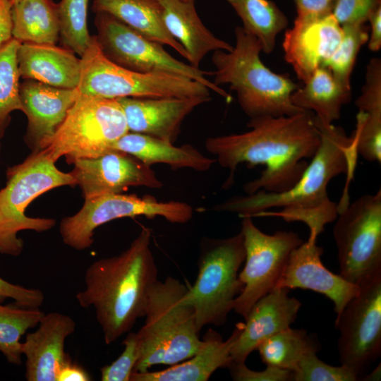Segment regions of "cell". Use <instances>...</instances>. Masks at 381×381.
I'll list each match as a JSON object with an SVG mask.
<instances>
[{"mask_svg":"<svg viewBox=\"0 0 381 381\" xmlns=\"http://www.w3.org/2000/svg\"><path fill=\"white\" fill-rule=\"evenodd\" d=\"M311 111L291 116L250 119L249 131L208 138L207 152L229 170L224 188L232 186L240 164L265 167L260 176L243 185L247 194L259 190L284 192L301 178L320 143V134Z\"/></svg>","mask_w":381,"mask_h":381,"instance_id":"obj_1","label":"cell"},{"mask_svg":"<svg viewBox=\"0 0 381 381\" xmlns=\"http://www.w3.org/2000/svg\"><path fill=\"white\" fill-rule=\"evenodd\" d=\"M313 121L320 134V143L298 181L280 193L259 190L247 195L233 197L213 210L244 216L277 217L286 222H301L318 237L327 224L338 215L337 204L327 194V186L335 176L346 173L349 182L356 167L357 153L351 137L344 130L321 121Z\"/></svg>","mask_w":381,"mask_h":381,"instance_id":"obj_2","label":"cell"},{"mask_svg":"<svg viewBox=\"0 0 381 381\" xmlns=\"http://www.w3.org/2000/svg\"><path fill=\"white\" fill-rule=\"evenodd\" d=\"M150 240L151 230L143 227L125 251L99 259L85 270V287L75 298L82 308L95 309L106 344L129 332L145 315L150 290L158 280Z\"/></svg>","mask_w":381,"mask_h":381,"instance_id":"obj_3","label":"cell"},{"mask_svg":"<svg viewBox=\"0 0 381 381\" xmlns=\"http://www.w3.org/2000/svg\"><path fill=\"white\" fill-rule=\"evenodd\" d=\"M234 33L236 42L231 51L213 52V83L218 86L229 85L250 119L291 116L306 111L291 101L298 85L287 75L276 73L262 63L258 40L241 26L236 28Z\"/></svg>","mask_w":381,"mask_h":381,"instance_id":"obj_4","label":"cell"},{"mask_svg":"<svg viewBox=\"0 0 381 381\" xmlns=\"http://www.w3.org/2000/svg\"><path fill=\"white\" fill-rule=\"evenodd\" d=\"M188 287L171 276L151 287L145 321L137 333L139 358L133 372L157 364L174 365L189 358L200 348L193 308L186 303Z\"/></svg>","mask_w":381,"mask_h":381,"instance_id":"obj_5","label":"cell"},{"mask_svg":"<svg viewBox=\"0 0 381 381\" xmlns=\"http://www.w3.org/2000/svg\"><path fill=\"white\" fill-rule=\"evenodd\" d=\"M245 255L241 231L225 238L201 241L197 278L184 296L194 309L199 332L207 325L221 326L226 322L243 289L238 274Z\"/></svg>","mask_w":381,"mask_h":381,"instance_id":"obj_6","label":"cell"},{"mask_svg":"<svg viewBox=\"0 0 381 381\" xmlns=\"http://www.w3.org/2000/svg\"><path fill=\"white\" fill-rule=\"evenodd\" d=\"M42 150L7 170V183L0 190V253L19 255L23 249L18 233L23 230L46 231L54 226L53 219L25 215L28 205L41 194L56 187L74 185L71 173L59 171Z\"/></svg>","mask_w":381,"mask_h":381,"instance_id":"obj_7","label":"cell"},{"mask_svg":"<svg viewBox=\"0 0 381 381\" xmlns=\"http://www.w3.org/2000/svg\"><path fill=\"white\" fill-rule=\"evenodd\" d=\"M80 57L79 95L108 99L210 96L206 86L188 78L139 73L116 64L103 54L95 35Z\"/></svg>","mask_w":381,"mask_h":381,"instance_id":"obj_8","label":"cell"},{"mask_svg":"<svg viewBox=\"0 0 381 381\" xmlns=\"http://www.w3.org/2000/svg\"><path fill=\"white\" fill-rule=\"evenodd\" d=\"M128 132L116 99L79 95L65 119L42 150L53 162L95 158L111 152L114 143Z\"/></svg>","mask_w":381,"mask_h":381,"instance_id":"obj_9","label":"cell"},{"mask_svg":"<svg viewBox=\"0 0 381 381\" xmlns=\"http://www.w3.org/2000/svg\"><path fill=\"white\" fill-rule=\"evenodd\" d=\"M335 220L339 275L359 286L381 273L380 188L349 202Z\"/></svg>","mask_w":381,"mask_h":381,"instance_id":"obj_10","label":"cell"},{"mask_svg":"<svg viewBox=\"0 0 381 381\" xmlns=\"http://www.w3.org/2000/svg\"><path fill=\"white\" fill-rule=\"evenodd\" d=\"M95 26L97 40L103 54L111 61L139 73H167L195 80L224 97L227 102L231 96L210 80L205 71L187 64L171 56L162 44L151 40L114 16L97 13Z\"/></svg>","mask_w":381,"mask_h":381,"instance_id":"obj_11","label":"cell"},{"mask_svg":"<svg viewBox=\"0 0 381 381\" xmlns=\"http://www.w3.org/2000/svg\"><path fill=\"white\" fill-rule=\"evenodd\" d=\"M193 214L192 207L179 201H158L151 196L111 193L85 200L75 214L65 217L59 226L64 243L77 250L88 248L93 243L95 229L122 217H162L169 222L185 224Z\"/></svg>","mask_w":381,"mask_h":381,"instance_id":"obj_12","label":"cell"},{"mask_svg":"<svg viewBox=\"0 0 381 381\" xmlns=\"http://www.w3.org/2000/svg\"><path fill=\"white\" fill-rule=\"evenodd\" d=\"M241 218L245 265L238 274L243 289L233 310L245 319L255 303L276 288L291 252L303 240L292 231L265 234L255 226L253 217Z\"/></svg>","mask_w":381,"mask_h":381,"instance_id":"obj_13","label":"cell"},{"mask_svg":"<svg viewBox=\"0 0 381 381\" xmlns=\"http://www.w3.org/2000/svg\"><path fill=\"white\" fill-rule=\"evenodd\" d=\"M341 365L358 377L381 353V273L359 285L358 294L337 316Z\"/></svg>","mask_w":381,"mask_h":381,"instance_id":"obj_14","label":"cell"},{"mask_svg":"<svg viewBox=\"0 0 381 381\" xmlns=\"http://www.w3.org/2000/svg\"><path fill=\"white\" fill-rule=\"evenodd\" d=\"M73 164L71 174L85 200L121 193L131 186H163L150 166L126 152L111 151L95 158L77 159Z\"/></svg>","mask_w":381,"mask_h":381,"instance_id":"obj_15","label":"cell"},{"mask_svg":"<svg viewBox=\"0 0 381 381\" xmlns=\"http://www.w3.org/2000/svg\"><path fill=\"white\" fill-rule=\"evenodd\" d=\"M317 238L309 236L291 252L276 288L308 289L322 294L333 303L338 316L358 294L359 286L325 267L323 248L317 244Z\"/></svg>","mask_w":381,"mask_h":381,"instance_id":"obj_16","label":"cell"},{"mask_svg":"<svg viewBox=\"0 0 381 381\" xmlns=\"http://www.w3.org/2000/svg\"><path fill=\"white\" fill-rule=\"evenodd\" d=\"M341 37V25L332 14L319 18L296 17L293 27L284 35V59L304 83L332 55Z\"/></svg>","mask_w":381,"mask_h":381,"instance_id":"obj_17","label":"cell"},{"mask_svg":"<svg viewBox=\"0 0 381 381\" xmlns=\"http://www.w3.org/2000/svg\"><path fill=\"white\" fill-rule=\"evenodd\" d=\"M210 96L186 97H119L129 132L174 143L185 118Z\"/></svg>","mask_w":381,"mask_h":381,"instance_id":"obj_18","label":"cell"},{"mask_svg":"<svg viewBox=\"0 0 381 381\" xmlns=\"http://www.w3.org/2000/svg\"><path fill=\"white\" fill-rule=\"evenodd\" d=\"M79 93L34 80L20 84L23 111L28 119L25 140L36 151L43 149L62 123Z\"/></svg>","mask_w":381,"mask_h":381,"instance_id":"obj_19","label":"cell"},{"mask_svg":"<svg viewBox=\"0 0 381 381\" xmlns=\"http://www.w3.org/2000/svg\"><path fill=\"white\" fill-rule=\"evenodd\" d=\"M289 292L288 289L275 288L255 303L231 349L232 361L245 362L261 342L290 327L301 303Z\"/></svg>","mask_w":381,"mask_h":381,"instance_id":"obj_20","label":"cell"},{"mask_svg":"<svg viewBox=\"0 0 381 381\" xmlns=\"http://www.w3.org/2000/svg\"><path fill=\"white\" fill-rule=\"evenodd\" d=\"M75 320L58 312L44 314L35 331L22 342L25 356V378L28 381H56L59 367L69 356L65 353L66 338L75 330Z\"/></svg>","mask_w":381,"mask_h":381,"instance_id":"obj_21","label":"cell"},{"mask_svg":"<svg viewBox=\"0 0 381 381\" xmlns=\"http://www.w3.org/2000/svg\"><path fill=\"white\" fill-rule=\"evenodd\" d=\"M237 325L225 341L216 331L209 329L199 349L189 358L162 370L133 372L130 381H206L218 368H227L232 361L231 349L241 330Z\"/></svg>","mask_w":381,"mask_h":381,"instance_id":"obj_22","label":"cell"},{"mask_svg":"<svg viewBox=\"0 0 381 381\" xmlns=\"http://www.w3.org/2000/svg\"><path fill=\"white\" fill-rule=\"evenodd\" d=\"M20 77L51 86L75 89L80 77L81 62L68 49L49 44L21 42L17 52Z\"/></svg>","mask_w":381,"mask_h":381,"instance_id":"obj_23","label":"cell"},{"mask_svg":"<svg viewBox=\"0 0 381 381\" xmlns=\"http://www.w3.org/2000/svg\"><path fill=\"white\" fill-rule=\"evenodd\" d=\"M159 6L163 23L168 32L178 41L188 54V61L198 68L211 52H230L233 46L216 37L199 18L194 0H156Z\"/></svg>","mask_w":381,"mask_h":381,"instance_id":"obj_24","label":"cell"},{"mask_svg":"<svg viewBox=\"0 0 381 381\" xmlns=\"http://www.w3.org/2000/svg\"><path fill=\"white\" fill-rule=\"evenodd\" d=\"M111 151H120L136 157L144 164H165L171 169L189 168L206 171L216 162L191 145L174 143L147 135L128 132L114 143Z\"/></svg>","mask_w":381,"mask_h":381,"instance_id":"obj_25","label":"cell"},{"mask_svg":"<svg viewBox=\"0 0 381 381\" xmlns=\"http://www.w3.org/2000/svg\"><path fill=\"white\" fill-rule=\"evenodd\" d=\"M92 9L96 13L114 16L143 36L171 47L188 59L186 49L167 30L156 0H93Z\"/></svg>","mask_w":381,"mask_h":381,"instance_id":"obj_26","label":"cell"},{"mask_svg":"<svg viewBox=\"0 0 381 381\" xmlns=\"http://www.w3.org/2000/svg\"><path fill=\"white\" fill-rule=\"evenodd\" d=\"M351 97V89L345 87L325 67L317 68L304 85L291 95L292 103L302 110L315 112V115L327 123L340 118L342 107Z\"/></svg>","mask_w":381,"mask_h":381,"instance_id":"obj_27","label":"cell"},{"mask_svg":"<svg viewBox=\"0 0 381 381\" xmlns=\"http://www.w3.org/2000/svg\"><path fill=\"white\" fill-rule=\"evenodd\" d=\"M12 37L20 42L55 44L59 37L58 4L20 0L11 7Z\"/></svg>","mask_w":381,"mask_h":381,"instance_id":"obj_28","label":"cell"},{"mask_svg":"<svg viewBox=\"0 0 381 381\" xmlns=\"http://www.w3.org/2000/svg\"><path fill=\"white\" fill-rule=\"evenodd\" d=\"M243 23L242 28L260 42L262 51L270 54L277 35L288 25L286 15L270 0H226Z\"/></svg>","mask_w":381,"mask_h":381,"instance_id":"obj_29","label":"cell"},{"mask_svg":"<svg viewBox=\"0 0 381 381\" xmlns=\"http://www.w3.org/2000/svg\"><path fill=\"white\" fill-rule=\"evenodd\" d=\"M256 350L265 364L293 373L305 355L319 347L306 330L289 327L264 340Z\"/></svg>","mask_w":381,"mask_h":381,"instance_id":"obj_30","label":"cell"},{"mask_svg":"<svg viewBox=\"0 0 381 381\" xmlns=\"http://www.w3.org/2000/svg\"><path fill=\"white\" fill-rule=\"evenodd\" d=\"M44 313L39 308L0 303V352L8 362L22 363L21 337L35 327Z\"/></svg>","mask_w":381,"mask_h":381,"instance_id":"obj_31","label":"cell"},{"mask_svg":"<svg viewBox=\"0 0 381 381\" xmlns=\"http://www.w3.org/2000/svg\"><path fill=\"white\" fill-rule=\"evenodd\" d=\"M20 43L12 38L0 49V138L9 124L11 113L15 110L23 111L17 61Z\"/></svg>","mask_w":381,"mask_h":381,"instance_id":"obj_32","label":"cell"},{"mask_svg":"<svg viewBox=\"0 0 381 381\" xmlns=\"http://www.w3.org/2000/svg\"><path fill=\"white\" fill-rule=\"evenodd\" d=\"M342 37L332 55L322 64L345 87L351 89V76L357 55L369 37L365 23L342 25Z\"/></svg>","mask_w":381,"mask_h":381,"instance_id":"obj_33","label":"cell"},{"mask_svg":"<svg viewBox=\"0 0 381 381\" xmlns=\"http://www.w3.org/2000/svg\"><path fill=\"white\" fill-rule=\"evenodd\" d=\"M90 0H61L58 4L59 37L66 48L81 56L91 36L87 28Z\"/></svg>","mask_w":381,"mask_h":381,"instance_id":"obj_34","label":"cell"},{"mask_svg":"<svg viewBox=\"0 0 381 381\" xmlns=\"http://www.w3.org/2000/svg\"><path fill=\"white\" fill-rule=\"evenodd\" d=\"M294 381H356L358 376L344 365L333 366L321 361L316 351L305 355L292 373Z\"/></svg>","mask_w":381,"mask_h":381,"instance_id":"obj_35","label":"cell"},{"mask_svg":"<svg viewBox=\"0 0 381 381\" xmlns=\"http://www.w3.org/2000/svg\"><path fill=\"white\" fill-rule=\"evenodd\" d=\"M124 349L111 364L100 368L102 381H130L131 375L139 358L137 333L129 332L123 341Z\"/></svg>","mask_w":381,"mask_h":381,"instance_id":"obj_36","label":"cell"},{"mask_svg":"<svg viewBox=\"0 0 381 381\" xmlns=\"http://www.w3.org/2000/svg\"><path fill=\"white\" fill-rule=\"evenodd\" d=\"M381 0H336L332 14L341 25L365 23Z\"/></svg>","mask_w":381,"mask_h":381,"instance_id":"obj_37","label":"cell"},{"mask_svg":"<svg viewBox=\"0 0 381 381\" xmlns=\"http://www.w3.org/2000/svg\"><path fill=\"white\" fill-rule=\"evenodd\" d=\"M266 369L255 371L249 369L245 362L231 361L227 367L231 378L236 381H288L292 380V372L273 365H266Z\"/></svg>","mask_w":381,"mask_h":381,"instance_id":"obj_38","label":"cell"},{"mask_svg":"<svg viewBox=\"0 0 381 381\" xmlns=\"http://www.w3.org/2000/svg\"><path fill=\"white\" fill-rule=\"evenodd\" d=\"M7 298L13 299L16 304L22 307L39 308L44 302V296L39 289L14 284L0 277V303Z\"/></svg>","mask_w":381,"mask_h":381,"instance_id":"obj_39","label":"cell"},{"mask_svg":"<svg viewBox=\"0 0 381 381\" xmlns=\"http://www.w3.org/2000/svg\"><path fill=\"white\" fill-rule=\"evenodd\" d=\"M298 18H319L332 14L336 0H293Z\"/></svg>","mask_w":381,"mask_h":381,"instance_id":"obj_40","label":"cell"},{"mask_svg":"<svg viewBox=\"0 0 381 381\" xmlns=\"http://www.w3.org/2000/svg\"><path fill=\"white\" fill-rule=\"evenodd\" d=\"M91 377L84 368L68 358L58 369L56 381H89Z\"/></svg>","mask_w":381,"mask_h":381,"instance_id":"obj_41","label":"cell"},{"mask_svg":"<svg viewBox=\"0 0 381 381\" xmlns=\"http://www.w3.org/2000/svg\"><path fill=\"white\" fill-rule=\"evenodd\" d=\"M11 7L7 0H0V49L13 38Z\"/></svg>","mask_w":381,"mask_h":381,"instance_id":"obj_42","label":"cell"},{"mask_svg":"<svg viewBox=\"0 0 381 381\" xmlns=\"http://www.w3.org/2000/svg\"><path fill=\"white\" fill-rule=\"evenodd\" d=\"M368 21L370 27L368 48L373 52H377L381 48V7L371 13Z\"/></svg>","mask_w":381,"mask_h":381,"instance_id":"obj_43","label":"cell"},{"mask_svg":"<svg viewBox=\"0 0 381 381\" xmlns=\"http://www.w3.org/2000/svg\"><path fill=\"white\" fill-rule=\"evenodd\" d=\"M380 376H381V365L380 363L369 374L364 377H361V380L364 381H375V380H380Z\"/></svg>","mask_w":381,"mask_h":381,"instance_id":"obj_44","label":"cell"},{"mask_svg":"<svg viewBox=\"0 0 381 381\" xmlns=\"http://www.w3.org/2000/svg\"><path fill=\"white\" fill-rule=\"evenodd\" d=\"M8 1V3L13 6L14 4L17 3L18 1H20V0H7Z\"/></svg>","mask_w":381,"mask_h":381,"instance_id":"obj_45","label":"cell"},{"mask_svg":"<svg viewBox=\"0 0 381 381\" xmlns=\"http://www.w3.org/2000/svg\"><path fill=\"white\" fill-rule=\"evenodd\" d=\"M0 150H1V144H0Z\"/></svg>","mask_w":381,"mask_h":381,"instance_id":"obj_46","label":"cell"},{"mask_svg":"<svg viewBox=\"0 0 381 381\" xmlns=\"http://www.w3.org/2000/svg\"><path fill=\"white\" fill-rule=\"evenodd\" d=\"M186 1H192V0H186Z\"/></svg>","mask_w":381,"mask_h":381,"instance_id":"obj_47","label":"cell"}]
</instances>
